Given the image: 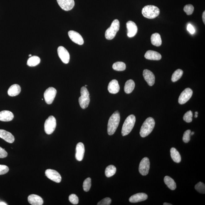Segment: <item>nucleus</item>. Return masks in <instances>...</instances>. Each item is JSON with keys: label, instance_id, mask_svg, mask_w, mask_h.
I'll use <instances>...</instances> for the list:
<instances>
[{"label": "nucleus", "instance_id": "c9c22d12", "mask_svg": "<svg viewBox=\"0 0 205 205\" xmlns=\"http://www.w3.org/2000/svg\"><path fill=\"white\" fill-rule=\"evenodd\" d=\"M194 8L193 5L191 4H188L184 7V10L188 15H190L192 14L194 11Z\"/></svg>", "mask_w": 205, "mask_h": 205}, {"label": "nucleus", "instance_id": "c756f323", "mask_svg": "<svg viewBox=\"0 0 205 205\" xmlns=\"http://www.w3.org/2000/svg\"><path fill=\"white\" fill-rule=\"evenodd\" d=\"M116 172V168L115 166L113 165H109L106 168L105 174L107 177H112Z\"/></svg>", "mask_w": 205, "mask_h": 205}, {"label": "nucleus", "instance_id": "4468645a", "mask_svg": "<svg viewBox=\"0 0 205 205\" xmlns=\"http://www.w3.org/2000/svg\"><path fill=\"white\" fill-rule=\"evenodd\" d=\"M68 35L70 39L74 42L79 45L83 44L84 40L80 33L74 31H70L68 32Z\"/></svg>", "mask_w": 205, "mask_h": 205}, {"label": "nucleus", "instance_id": "0eeeda50", "mask_svg": "<svg viewBox=\"0 0 205 205\" xmlns=\"http://www.w3.org/2000/svg\"><path fill=\"white\" fill-rule=\"evenodd\" d=\"M56 127V120L53 116H50L45 121L44 129L45 133L51 134L54 132Z\"/></svg>", "mask_w": 205, "mask_h": 205}, {"label": "nucleus", "instance_id": "6e6552de", "mask_svg": "<svg viewBox=\"0 0 205 205\" xmlns=\"http://www.w3.org/2000/svg\"><path fill=\"white\" fill-rule=\"evenodd\" d=\"M57 94V90L53 87H50L45 90L44 94L45 102L47 104L50 105L53 102Z\"/></svg>", "mask_w": 205, "mask_h": 205}, {"label": "nucleus", "instance_id": "f3484780", "mask_svg": "<svg viewBox=\"0 0 205 205\" xmlns=\"http://www.w3.org/2000/svg\"><path fill=\"white\" fill-rule=\"evenodd\" d=\"M143 75L146 81L150 86L153 85L155 82V76L150 70L145 69L143 72Z\"/></svg>", "mask_w": 205, "mask_h": 205}, {"label": "nucleus", "instance_id": "de8ad7c7", "mask_svg": "<svg viewBox=\"0 0 205 205\" xmlns=\"http://www.w3.org/2000/svg\"><path fill=\"white\" fill-rule=\"evenodd\" d=\"M194 117H195V118H197L198 117V115H197V114H195L194 116Z\"/></svg>", "mask_w": 205, "mask_h": 205}, {"label": "nucleus", "instance_id": "a18cd8bd", "mask_svg": "<svg viewBox=\"0 0 205 205\" xmlns=\"http://www.w3.org/2000/svg\"><path fill=\"white\" fill-rule=\"evenodd\" d=\"M164 205H172V204H169V203H164Z\"/></svg>", "mask_w": 205, "mask_h": 205}, {"label": "nucleus", "instance_id": "4be33fe9", "mask_svg": "<svg viewBox=\"0 0 205 205\" xmlns=\"http://www.w3.org/2000/svg\"><path fill=\"white\" fill-rule=\"evenodd\" d=\"M144 57L146 59L154 60H160L162 58L160 54L152 50H149L146 52Z\"/></svg>", "mask_w": 205, "mask_h": 205}, {"label": "nucleus", "instance_id": "bb28decb", "mask_svg": "<svg viewBox=\"0 0 205 205\" xmlns=\"http://www.w3.org/2000/svg\"><path fill=\"white\" fill-rule=\"evenodd\" d=\"M164 181L166 185L169 189L174 190L176 188V184L174 180L168 176H166L164 177Z\"/></svg>", "mask_w": 205, "mask_h": 205}, {"label": "nucleus", "instance_id": "9d476101", "mask_svg": "<svg viewBox=\"0 0 205 205\" xmlns=\"http://www.w3.org/2000/svg\"><path fill=\"white\" fill-rule=\"evenodd\" d=\"M193 91L190 88H186L181 92L179 96L178 102L181 105L185 103L192 97Z\"/></svg>", "mask_w": 205, "mask_h": 205}, {"label": "nucleus", "instance_id": "58836bf2", "mask_svg": "<svg viewBox=\"0 0 205 205\" xmlns=\"http://www.w3.org/2000/svg\"><path fill=\"white\" fill-rule=\"evenodd\" d=\"M111 203V199L109 198H106L99 201L97 204L98 205H109Z\"/></svg>", "mask_w": 205, "mask_h": 205}, {"label": "nucleus", "instance_id": "aec40b11", "mask_svg": "<svg viewBox=\"0 0 205 205\" xmlns=\"http://www.w3.org/2000/svg\"><path fill=\"white\" fill-rule=\"evenodd\" d=\"M28 203L32 205H42L43 204V201L42 198L37 195L31 194L28 196Z\"/></svg>", "mask_w": 205, "mask_h": 205}, {"label": "nucleus", "instance_id": "a211bd4d", "mask_svg": "<svg viewBox=\"0 0 205 205\" xmlns=\"http://www.w3.org/2000/svg\"><path fill=\"white\" fill-rule=\"evenodd\" d=\"M148 196L145 193H138L131 196L129 198V201L132 203H137L146 200Z\"/></svg>", "mask_w": 205, "mask_h": 205}, {"label": "nucleus", "instance_id": "72a5a7b5", "mask_svg": "<svg viewBox=\"0 0 205 205\" xmlns=\"http://www.w3.org/2000/svg\"><path fill=\"white\" fill-rule=\"evenodd\" d=\"M195 189L198 192L202 193V194H205V185L204 183L202 182H199L195 186Z\"/></svg>", "mask_w": 205, "mask_h": 205}, {"label": "nucleus", "instance_id": "f03ea898", "mask_svg": "<svg viewBox=\"0 0 205 205\" xmlns=\"http://www.w3.org/2000/svg\"><path fill=\"white\" fill-rule=\"evenodd\" d=\"M155 125V122L152 117H149L146 119L141 127L140 134L141 137H145L152 132Z\"/></svg>", "mask_w": 205, "mask_h": 205}, {"label": "nucleus", "instance_id": "f8f14e48", "mask_svg": "<svg viewBox=\"0 0 205 205\" xmlns=\"http://www.w3.org/2000/svg\"><path fill=\"white\" fill-rule=\"evenodd\" d=\"M58 53L59 56L63 63L67 64L70 61V56L69 53L64 47L60 46L58 49Z\"/></svg>", "mask_w": 205, "mask_h": 205}, {"label": "nucleus", "instance_id": "4c0bfd02", "mask_svg": "<svg viewBox=\"0 0 205 205\" xmlns=\"http://www.w3.org/2000/svg\"><path fill=\"white\" fill-rule=\"evenodd\" d=\"M69 200L72 204L74 205H76L79 203L78 198L75 194H70L69 196Z\"/></svg>", "mask_w": 205, "mask_h": 205}, {"label": "nucleus", "instance_id": "e433bc0d", "mask_svg": "<svg viewBox=\"0 0 205 205\" xmlns=\"http://www.w3.org/2000/svg\"><path fill=\"white\" fill-rule=\"evenodd\" d=\"M191 131L190 130H188L184 132L183 137V141L184 142L188 143L190 140V133Z\"/></svg>", "mask_w": 205, "mask_h": 205}, {"label": "nucleus", "instance_id": "423d86ee", "mask_svg": "<svg viewBox=\"0 0 205 205\" xmlns=\"http://www.w3.org/2000/svg\"><path fill=\"white\" fill-rule=\"evenodd\" d=\"M81 96L79 98V104L82 109H85L88 107L90 99L89 93L85 87H83L81 89Z\"/></svg>", "mask_w": 205, "mask_h": 205}, {"label": "nucleus", "instance_id": "412c9836", "mask_svg": "<svg viewBox=\"0 0 205 205\" xmlns=\"http://www.w3.org/2000/svg\"><path fill=\"white\" fill-rule=\"evenodd\" d=\"M14 118L12 112L9 111L4 110L0 112V120L3 122H9Z\"/></svg>", "mask_w": 205, "mask_h": 205}, {"label": "nucleus", "instance_id": "ddd939ff", "mask_svg": "<svg viewBox=\"0 0 205 205\" xmlns=\"http://www.w3.org/2000/svg\"><path fill=\"white\" fill-rule=\"evenodd\" d=\"M59 5L64 11H70L75 6L74 0H57Z\"/></svg>", "mask_w": 205, "mask_h": 205}, {"label": "nucleus", "instance_id": "a19ab883", "mask_svg": "<svg viewBox=\"0 0 205 205\" xmlns=\"http://www.w3.org/2000/svg\"><path fill=\"white\" fill-rule=\"evenodd\" d=\"M8 154L5 149L0 147V158H6L7 157Z\"/></svg>", "mask_w": 205, "mask_h": 205}, {"label": "nucleus", "instance_id": "393cba45", "mask_svg": "<svg viewBox=\"0 0 205 205\" xmlns=\"http://www.w3.org/2000/svg\"><path fill=\"white\" fill-rule=\"evenodd\" d=\"M151 41L153 45L156 46H159L162 44V40L160 35L159 33H154L151 37Z\"/></svg>", "mask_w": 205, "mask_h": 205}, {"label": "nucleus", "instance_id": "7c9ffc66", "mask_svg": "<svg viewBox=\"0 0 205 205\" xmlns=\"http://www.w3.org/2000/svg\"><path fill=\"white\" fill-rule=\"evenodd\" d=\"M125 64L122 62H116L113 64L112 68L114 70L117 71H122L126 69Z\"/></svg>", "mask_w": 205, "mask_h": 205}, {"label": "nucleus", "instance_id": "5701e85b", "mask_svg": "<svg viewBox=\"0 0 205 205\" xmlns=\"http://www.w3.org/2000/svg\"><path fill=\"white\" fill-rule=\"evenodd\" d=\"M108 90L110 93L112 94H116L120 90V86L117 80H113L109 83L108 85Z\"/></svg>", "mask_w": 205, "mask_h": 205}, {"label": "nucleus", "instance_id": "9b49d317", "mask_svg": "<svg viewBox=\"0 0 205 205\" xmlns=\"http://www.w3.org/2000/svg\"><path fill=\"white\" fill-rule=\"evenodd\" d=\"M45 175L48 179L56 183H60L61 181V176L59 173L55 170L48 169L45 171Z\"/></svg>", "mask_w": 205, "mask_h": 205}, {"label": "nucleus", "instance_id": "473e14b6", "mask_svg": "<svg viewBox=\"0 0 205 205\" xmlns=\"http://www.w3.org/2000/svg\"><path fill=\"white\" fill-rule=\"evenodd\" d=\"M91 186V179L89 177L87 178L84 181L83 188L84 190L87 192L89 190Z\"/></svg>", "mask_w": 205, "mask_h": 205}, {"label": "nucleus", "instance_id": "7ed1b4c3", "mask_svg": "<svg viewBox=\"0 0 205 205\" xmlns=\"http://www.w3.org/2000/svg\"><path fill=\"white\" fill-rule=\"evenodd\" d=\"M142 13L144 17L148 19H154L159 15L160 11L157 7L148 5L142 8Z\"/></svg>", "mask_w": 205, "mask_h": 205}, {"label": "nucleus", "instance_id": "37998d69", "mask_svg": "<svg viewBox=\"0 0 205 205\" xmlns=\"http://www.w3.org/2000/svg\"><path fill=\"white\" fill-rule=\"evenodd\" d=\"M205 11H204V12L203 13V22L204 23V24H205Z\"/></svg>", "mask_w": 205, "mask_h": 205}, {"label": "nucleus", "instance_id": "79ce46f5", "mask_svg": "<svg viewBox=\"0 0 205 205\" xmlns=\"http://www.w3.org/2000/svg\"><path fill=\"white\" fill-rule=\"evenodd\" d=\"M187 29L188 31H189V33L192 34H194L195 32L194 28L193 27L192 25L190 24L188 25Z\"/></svg>", "mask_w": 205, "mask_h": 205}, {"label": "nucleus", "instance_id": "ea45409f", "mask_svg": "<svg viewBox=\"0 0 205 205\" xmlns=\"http://www.w3.org/2000/svg\"><path fill=\"white\" fill-rule=\"evenodd\" d=\"M9 171V168L7 166L0 164V175L7 173Z\"/></svg>", "mask_w": 205, "mask_h": 205}, {"label": "nucleus", "instance_id": "8fccbe9b", "mask_svg": "<svg viewBox=\"0 0 205 205\" xmlns=\"http://www.w3.org/2000/svg\"><path fill=\"white\" fill-rule=\"evenodd\" d=\"M28 56H29V57H31V56H32V55H28Z\"/></svg>", "mask_w": 205, "mask_h": 205}, {"label": "nucleus", "instance_id": "49530a36", "mask_svg": "<svg viewBox=\"0 0 205 205\" xmlns=\"http://www.w3.org/2000/svg\"><path fill=\"white\" fill-rule=\"evenodd\" d=\"M194 132H191L190 135H193V134H194Z\"/></svg>", "mask_w": 205, "mask_h": 205}, {"label": "nucleus", "instance_id": "b1692460", "mask_svg": "<svg viewBox=\"0 0 205 205\" xmlns=\"http://www.w3.org/2000/svg\"><path fill=\"white\" fill-rule=\"evenodd\" d=\"M21 91V87L17 84H14L10 87L8 90V95L15 97L19 94Z\"/></svg>", "mask_w": 205, "mask_h": 205}, {"label": "nucleus", "instance_id": "09e8293b", "mask_svg": "<svg viewBox=\"0 0 205 205\" xmlns=\"http://www.w3.org/2000/svg\"><path fill=\"white\" fill-rule=\"evenodd\" d=\"M195 114H197V115H198V112H195Z\"/></svg>", "mask_w": 205, "mask_h": 205}, {"label": "nucleus", "instance_id": "6ab92c4d", "mask_svg": "<svg viewBox=\"0 0 205 205\" xmlns=\"http://www.w3.org/2000/svg\"><path fill=\"white\" fill-rule=\"evenodd\" d=\"M0 137L10 143H12L15 141V137L12 134L2 129L0 130Z\"/></svg>", "mask_w": 205, "mask_h": 205}, {"label": "nucleus", "instance_id": "1a4fd4ad", "mask_svg": "<svg viewBox=\"0 0 205 205\" xmlns=\"http://www.w3.org/2000/svg\"><path fill=\"white\" fill-rule=\"evenodd\" d=\"M150 163L148 158L145 157L141 161L139 164V173L143 176L148 174L150 169Z\"/></svg>", "mask_w": 205, "mask_h": 205}, {"label": "nucleus", "instance_id": "2eb2a0df", "mask_svg": "<svg viewBox=\"0 0 205 205\" xmlns=\"http://www.w3.org/2000/svg\"><path fill=\"white\" fill-rule=\"evenodd\" d=\"M127 36L130 38L133 37L137 34V25L134 22L130 21L127 23Z\"/></svg>", "mask_w": 205, "mask_h": 205}, {"label": "nucleus", "instance_id": "cd10ccee", "mask_svg": "<svg viewBox=\"0 0 205 205\" xmlns=\"http://www.w3.org/2000/svg\"><path fill=\"white\" fill-rule=\"evenodd\" d=\"M135 87V83L133 80H130L126 82L124 86V91L127 94L132 93Z\"/></svg>", "mask_w": 205, "mask_h": 205}, {"label": "nucleus", "instance_id": "c03bdc74", "mask_svg": "<svg viewBox=\"0 0 205 205\" xmlns=\"http://www.w3.org/2000/svg\"><path fill=\"white\" fill-rule=\"evenodd\" d=\"M7 204H6V203H4V202H0V205H7Z\"/></svg>", "mask_w": 205, "mask_h": 205}, {"label": "nucleus", "instance_id": "c85d7f7f", "mask_svg": "<svg viewBox=\"0 0 205 205\" xmlns=\"http://www.w3.org/2000/svg\"><path fill=\"white\" fill-rule=\"evenodd\" d=\"M40 59L37 56H33L30 57L27 61V65L29 67H35L39 64Z\"/></svg>", "mask_w": 205, "mask_h": 205}, {"label": "nucleus", "instance_id": "3c124183", "mask_svg": "<svg viewBox=\"0 0 205 205\" xmlns=\"http://www.w3.org/2000/svg\"><path fill=\"white\" fill-rule=\"evenodd\" d=\"M86 86H87V85H85V87H86Z\"/></svg>", "mask_w": 205, "mask_h": 205}, {"label": "nucleus", "instance_id": "dca6fc26", "mask_svg": "<svg viewBox=\"0 0 205 205\" xmlns=\"http://www.w3.org/2000/svg\"><path fill=\"white\" fill-rule=\"evenodd\" d=\"M76 152V159L78 161H81L83 159L85 153V146L83 143L79 142L77 144Z\"/></svg>", "mask_w": 205, "mask_h": 205}, {"label": "nucleus", "instance_id": "f257e3e1", "mask_svg": "<svg viewBox=\"0 0 205 205\" xmlns=\"http://www.w3.org/2000/svg\"><path fill=\"white\" fill-rule=\"evenodd\" d=\"M120 121V115L118 111H116L110 117L107 125V133L112 135L115 133Z\"/></svg>", "mask_w": 205, "mask_h": 205}, {"label": "nucleus", "instance_id": "39448f33", "mask_svg": "<svg viewBox=\"0 0 205 205\" xmlns=\"http://www.w3.org/2000/svg\"><path fill=\"white\" fill-rule=\"evenodd\" d=\"M120 28V23L118 20H115L112 22L110 28L105 32V37L106 39L111 40L115 37L117 32Z\"/></svg>", "mask_w": 205, "mask_h": 205}, {"label": "nucleus", "instance_id": "2f4dec72", "mask_svg": "<svg viewBox=\"0 0 205 205\" xmlns=\"http://www.w3.org/2000/svg\"><path fill=\"white\" fill-rule=\"evenodd\" d=\"M183 74V71L182 70L178 69L173 73L171 78V80L173 82H175L177 81L182 76Z\"/></svg>", "mask_w": 205, "mask_h": 205}, {"label": "nucleus", "instance_id": "20e7f679", "mask_svg": "<svg viewBox=\"0 0 205 205\" xmlns=\"http://www.w3.org/2000/svg\"><path fill=\"white\" fill-rule=\"evenodd\" d=\"M136 122V117L134 115L128 117L124 122L122 129L123 136H125L130 133L134 126Z\"/></svg>", "mask_w": 205, "mask_h": 205}, {"label": "nucleus", "instance_id": "f704fd0d", "mask_svg": "<svg viewBox=\"0 0 205 205\" xmlns=\"http://www.w3.org/2000/svg\"><path fill=\"white\" fill-rule=\"evenodd\" d=\"M193 117V113L191 111H188L185 114L183 119L187 123H190L192 122Z\"/></svg>", "mask_w": 205, "mask_h": 205}, {"label": "nucleus", "instance_id": "a878e982", "mask_svg": "<svg viewBox=\"0 0 205 205\" xmlns=\"http://www.w3.org/2000/svg\"><path fill=\"white\" fill-rule=\"evenodd\" d=\"M171 156L175 162L179 163L181 161V157L179 153L175 148H171L170 150Z\"/></svg>", "mask_w": 205, "mask_h": 205}]
</instances>
